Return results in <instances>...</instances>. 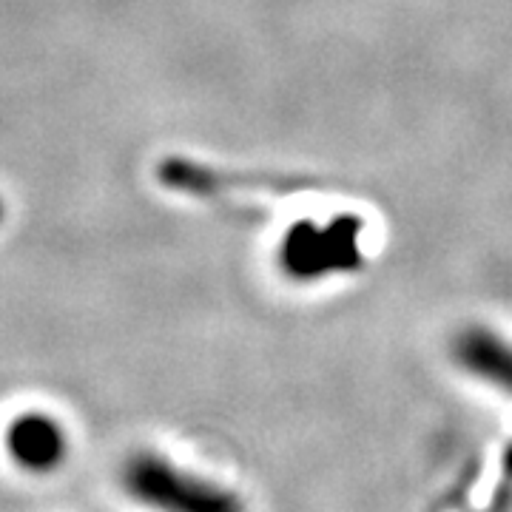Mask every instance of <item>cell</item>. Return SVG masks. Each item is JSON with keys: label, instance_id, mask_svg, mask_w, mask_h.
I'll list each match as a JSON object with an SVG mask.
<instances>
[{"label": "cell", "instance_id": "obj_1", "mask_svg": "<svg viewBox=\"0 0 512 512\" xmlns=\"http://www.w3.org/2000/svg\"><path fill=\"white\" fill-rule=\"evenodd\" d=\"M120 487L148 512H248L231 487L154 450H137L123 461Z\"/></svg>", "mask_w": 512, "mask_h": 512}, {"label": "cell", "instance_id": "obj_2", "mask_svg": "<svg viewBox=\"0 0 512 512\" xmlns=\"http://www.w3.org/2000/svg\"><path fill=\"white\" fill-rule=\"evenodd\" d=\"M3 447L15 467L32 476H49L69 458V433L52 413L26 410L6 424Z\"/></svg>", "mask_w": 512, "mask_h": 512}, {"label": "cell", "instance_id": "obj_3", "mask_svg": "<svg viewBox=\"0 0 512 512\" xmlns=\"http://www.w3.org/2000/svg\"><path fill=\"white\" fill-rule=\"evenodd\" d=\"M456 359L470 376L512 396V345L507 339L487 330H470L456 342Z\"/></svg>", "mask_w": 512, "mask_h": 512}, {"label": "cell", "instance_id": "obj_4", "mask_svg": "<svg viewBox=\"0 0 512 512\" xmlns=\"http://www.w3.org/2000/svg\"><path fill=\"white\" fill-rule=\"evenodd\" d=\"M3 220H6V202L0 197V225H3Z\"/></svg>", "mask_w": 512, "mask_h": 512}]
</instances>
